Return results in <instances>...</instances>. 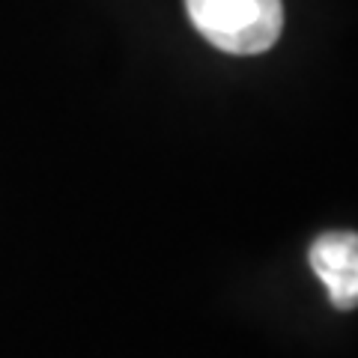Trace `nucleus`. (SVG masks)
<instances>
[{
  "instance_id": "f257e3e1",
  "label": "nucleus",
  "mask_w": 358,
  "mask_h": 358,
  "mask_svg": "<svg viewBox=\"0 0 358 358\" xmlns=\"http://www.w3.org/2000/svg\"><path fill=\"white\" fill-rule=\"evenodd\" d=\"M188 18L206 42L227 54H263L284 30L281 0H185Z\"/></svg>"
},
{
  "instance_id": "f03ea898",
  "label": "nucleus",
  "mask_w": 358,
  "mask_h": 358,
  "mask_svg": "<svg viewBox=\"0 0 358 358\" xmlns=\"http://www.w3.org/2000/svg\"><path fill=\"white\" fill-rule=\"evenodd\" d=\"M310 268L338 310L358 308V233L329 230L310 245Z\"/></svg>"
}]
</instances>
